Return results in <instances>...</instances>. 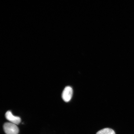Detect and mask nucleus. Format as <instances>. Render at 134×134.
Returning <instances> with one entry per match:
<instances>
[{
    "mask_svg": "<svg viewBox=\"0 0 134 134\" xmlns=\"http://www.w3.org/2000/svg\"><path fill=\"white\" fill-rule=\"evenodd\" d=\"M3 129L6 134H18L19 132V128L16 125L11 122L4 123Z\"/></svg>",
    "mask_w": 134,
    "mask_h": 134,
    "instance_id": "nucleus-1",
    "label": "nucleus"
},
{
    "mask_svg": "<svg viewBox=\"0 0 134 134\" xmlns=\"http://www.w3.org/2000/svg\"><path fill=\"white\" fill-rule=\"evenodd\" d=\"M72 88L70 86H66L62 94V98L64 101L68 102L71 99L72 96Z\"/></svg>",
    "mask_w": 134,
    "mask_h": 134,
    "instance_id": "nucleus-2",
    "label": "nucleus"
},
{
    "mask_svg": "<svg viewBox=\"0 0 134 134\" xmlns=\"http://www.w3.org/2000/svg\"><path fill=\"white\" fill-rule=\"evenodd\" d=\"M5 116L7 119L11 123L16 125H19L21 122V119L20 117L14 116L10 111L6 112Z\"/></svg>",
    "mask_w": 134,
    "mask_h": 134,
    "instance_id": "nucleus-3",
    "label": "nucleus"
},
{
    "mask_svg": "<svg viewBox=\"0 0 134 134\" xmlns=\"http://www.w3.org/2000/svg\"><path fill=\"white\" fill-rule=\"evenodd\" d=\"M96 134H115L114 131L111 129L106 128L99 131Z\"/></svg>",
    "mask_w": 134,
    "mask_h": 134,
    "instance_id": "nucleus-4",
    "label": "nucleus"
}]
</instances>
